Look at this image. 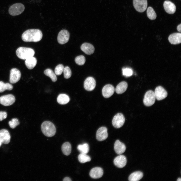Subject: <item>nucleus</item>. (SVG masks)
<instances>
[{
    "label": "nucleus",
    "mask_w": 181,
    "mask_h": 181,
    "mask_svg": "<svg viewBox=\"0 0 181 181\" xmlns=\"http://www.w3.org/2000/svg\"><path fill=\"white\" fill-rule=\"evenodd\" d=\"M16 53L19 58L25 60L33 57L35 54V52L32 48L20 47L17 49Z\"/></svg>",
    "instance_id": "nucleus-3"
},
{
    "label": "nucleus",
    "mask_w": 181,
    "mask_h": 181,
    "mask_svg": "<svg viewBox=\"0 0 181 181\" xmlns=\"http://www.w3.org/2000/svg\"><path fill=\"white\" fill-rule=\"evenodd\" d=\"M114 165L119 168L124 167L127 163L126 157L124 155H120L116 157L113 161Z\"/></svg>",
    "instance_id": "nucleus-15"
},
{
    "label": "nucleus",
    "mask_w": 181,
    "mask_h": 181,
    "mask_svg": "<svg viewBox=\"0 0 181 181\" xmlns=\"http://www.w3.org/2000/svg\"><path fill=\"white\" fill-rule=\"evenodd\" d=\"M7 114L6 112L4 111H0V121L6 118Z\"/></svg>",
    "instance_id": "nucleus-37"
},
{
    "label": "nucleus",
    "mask_w": 181,
    "mask_h": 181,
    "mask_svg": "<svg viewBox=\"0 0 181 181\" xmlns=\"http://www.w3.org/2000/svg\"><path fill=\"white\" fill-rule=\"evenodd\" d=\"M147 17L151 20L155 19L157 17L156 14L153 9L151 7H149L147 11Z\"/></svg>",
    "instance_id": "nucleus-29"
},
{
    "label": "nucleus",
    "mask_w": 181,
    "mask_h": 181,
    "mask_svg": "<svg viewBox=\"0 0 181 181\" xmlns=\"http://www.w3.org/2000/svg\"><path fill=\"white\" fill-rule=\"evenodd\" d=\"M11 136L8 131L6 129L0 130V141L5 144L9 143L10 141Z\"/></svg>",
    "instance_id": "nucleus-17"
},
{
    "label": "nucleus",
    "mask_w": 181,
    "mask_h": 181,
    "mask_svg": "<svg viewBox=\"0 0 181 181\" xmlns=\"http://www.w3.org/2000/svg\"><path fill=\"white\" fill-rule=\"evenodd\" d=\"M114 91V88L112 85L107 84L103 88L102 91V95L105 98H108L113 95Z\"/></svg>",
    "instance_id": "nucleus-14"
},
{
    "label": "nucleus",
    "mask_w": 181,
    "mask_h": 181,
    "mask_svg": "<svg viewBox=\"0 0 181 181\" xmlns=\"http://www.w3.org/2000/svg\"><path fill=\"white\" fill-rule=\"evenodd\" d=\"M164 9L167 13L172 14H174L176 10V7L174 4L171 2L165 1L163 3Z\"/></svg>",
    "instance_id": "nucleus-16"
},
{
    "label": "nucleus",
    "mask_w": 181,
    "mask_h": 181,
    "mask_svg": "<svg viewBox=\"0 0 181 181\" xmlns=\"http://www.w3.org/2000/svg\"><path fill=\"white\" fill-rule=\"evenodd\" d=\"M133 3L134 8L139 12H143L147 9V0H133Z\"/></svg>",
    "instance_id": "nucleus-7"
},
{
    "label": "nucleus",
    "mask_w": 181,
    "mask_h": 181,
    "mask_svg": "<svg viewBox=\"0 0 181 181\" xmlns=\"http://www.w3.org/2000/svg\"><path fill=\"white\" fill-rule=\"evenodd\" d=\"M64 76V78L66 79H68L70 77L72 73L70 68L68 66L65 67L63 70Z\"/></svg>",
    "instance_id": "nucleus-33"
},
{
    "label": "nucleus",
    "mask_w": 181,
    "mask_h": 181,
    "mask_svg": "<svg viewBox=\"0 0 181 181\" xmlns=\"http://www.w3.org/2000/svg\"><path fill=\"white\" fill-rule=\"evenodd\" d=\"M96 82L95 79L92 77H87L85 80L84 86L85 90L88 91L93 90L96 86Z\"/></svg>",
    "instance_id": "nucleus-12"
},
{
    "label": "nucleus",
    "mask_w": 181,
    "mask_h": 181,
    "mask_svg": "<svg viewBox=\"0 0 181 181\" xmlns=\"http://www.w3.org/2000/svg\"><path fill=\"white\" fill-rule=\"evenodd\" d=\"M108 136L107 129L106 127H101L98 129L97 131L96 138L98 141H104L107 138Z\"/></svg>",
    "instance_id": "nucleus-13"
},
{
    "label": "nucleus",
    "mask_w": 181,
    "mask_h": 181,
    "mask_svg": "<svg viewBox=\"0 0 181 181\" xmlns=\"http://www.w3.org/2000/svg\"><path fill=\"white\" fill-rule=\"evenodd\" d=\"M41 129L44 134L48 137L54 136L56 131L54 124L49 121H46L42 123L41 125Z\"/></svg>",
    "instance_id": "nucleus-2"
},
{
    "label": "nucleus",
    "mask_w": 181,
    "mask_h": 181,
    "mask_svg": "<svg viewBox=\"0 0 181 181\" xmlns=\"http://www.w3.org/2000/svg\"><path fill=\"white\" fill-rule=\"evenodd\" d=\"M168 39L171 44H176L180 43L181 42V33H175L172 34L169 36Z\"/></svg>",
    "instance_id": "nucleus-20"
},
{
    "label": "nucleus",
    "mask_w": 181,
    "mask_h": 181,
    "mask_svg": "<svg viewBox=\"0 0 181 181\" xmlns=\"http://www.w3.org/2000/svg\"><path fill=\"white\" fill-rule=\"evenodd\" d=\"M156 99L158 100H161L167 97V93L166 90L161 86H158L155 88L154 92Z\"/></svg>",
    "instance_id": "nucleus-11"
},
{
    "label": "nucleus",
    "mask_w": 181,
    "mask_h": 181,
    "mask_svg": "<svg viewBox=\"0 0 181 181\" xmlns=\"http://www.w3.org/2000/svg\"><path fill=\"white\" fill-rule=\"evenodd\" d=\"M15 101V98L12 94L4 95L0 97V103L5 106L12 105Z\"/></svg>",
    "instance_id": "nucleus-8"
},
{
    "label": "nucleus",
    "mask_w": 181,
    "mask_h": 181,
    "mask_svg": "<svg viewBox=\"0 0 181 181\" xmlns=\"http://www.w3.org/2000/svg\"><path fill=\"white\" fill-rule=\"evenodd\" d=\"M8 123L11 128H14L19 124L20 122L17 118H14L9 121Z\"/></svg>",
    "instance_id": "nucleus-34"
},
{
    "label": "nucleus",
    "mask_w": 181,
    "mask_h": 181,
    "mask_svg": "<svg viewBox=\"0 0 181 181\" xmlns=\"http://www.w3.org/2000/svg\"><path fill=\"white\" fill-rule=\"evenodd\" d=\"M81 50L85 54L88 55L93 54L94 52L95 48L91 44L88 43H83L80 47Z\"/></svg>",
    "instance_id": "nucleus-21"
},
{
    "label": "nucleus",
    "mask_w": 181,
    "mask_h": 181,
    "mask_svg": "<svg viewBox=\"0 0 181 181\" xmlns=\"http://www.w3.org/2000/svg\"><path fill=\"white\" fill-rule=\"evenodd\" d=\"M72 180L69 177H66L64 178L63 180V181H70Z\"/></svg>",
    "instance_id": "nucleus-39"
},
{
    "label": "nucleus",
    "mask_w": 181,
    "mask_h": 181,
    "mask_svg": "<svg viewBox=\"0 0 181 181\" xmlns=\"http://www.w3.org/2000/svg\"><path fill=\"white\" fill-rule=\"evenodd\" d=\"M181 24H180L178 25L177 27V31L180 32H181Z\"/></svg>",
    "instance_id": "nucleus-38"
},
{
    "label": "nucleus",
    "mask_w": 181,
    "mask_h": 181,
    "mask_svg": "<svg viewBox=\"0 0 181 181\" xmlns=\"http://www.w3.org/2000/svg\"><path fill=\"white\" fill-rule=\"evenodd\" d=\"M42 37L41 31L39 29H31L25 31L22 35V40L25 42H37Z\"/></svg>",
    "instance_id": "nucleus-1"
},
{
    "label": "nucleus",
    "mask_w": 181,
    "mask_h": 181,
    "mask_svg": "<svg viewBox=\"0 0 181 181\" xmlns=\"http://www.w3.org/2000/svg\"><path fill=\"white\" fill-rule=\"evenodd\" d=\"M155 99L154 92L150 90L147 91L145 93L143 99V103L146 106H150L154 103Z\"/></svg>",
    "instance_id": "nucleus-5"
},
{
    "label": "nucleus",
    "mask_w": 181,
    "mask_h": 181,
    "mask_svg": "<svg viewBox=\"0 0 181 181\" xmlns=\"http://www.w3.org/2000/svg\"><path fill=\"white\" fill-rule=\"evenodd\" d=\"M2 143V142L0 141V147L1 146Z\"/></svg>",
    "instance_id": "nucleus-41"
},
{
    "label": "nucleus",
    "mask_w": 181,
    "mask_h": 181,
    "mask_svg": "<svg viewBox=\"0 0 181 181\" xmlns=\"http://www.w3.org/2000/svg\"><path fill=\"white\" fill-rule=\"evenodd\" d=\"M24 9L25 7L23 4L17 3L11 6L9 9L8 12L11 15L16 16L21 14Z\"/></svg>",
    "instance_id": "nucleus-4"
},
{
    "label": "nucleus",
    "mask_w": 181,
    "mask_h": 181,
    "mask_svg": "<svg viewBox=\"0 0 181 181\" xmlns=\"http://www.w3.org/2000/svg\"><path fill=\"white\" fill-rule=\"evenodd\" d=\"M103 171L100 167H95L92 168L89 172V175L92 178L95 179L99 178L103 175Z\"/></svg>",
    "instance_id": "nucleus-18"
},
{
    "label": "nucleus",
    "mask_w": 181,
    "mask_h": 181,
    "mask_svg": "<svg viewBox=\"0 0 181 181\" xmlns=\"http://www.w3.org/2000/svg\"><path fill=\"white\" fill-rule=\"evenodd\" d=\"M177 181H181V178H178L177 179Z\"/></svg>",
    "instance_id": "nucleus-40"
},
{
    "label": "nucleus",
    "mask_w": 181,
    "mask_h": 181,
    "mask_svg": "<svg viewBox=\"0 0 181 181\" xmlns=\"http://www.w3.org/2000/svg\"><path fill=\"white\" fill-rule=\"evenodd\" d=\"M64 67L62 64H59L57 65L55 69V72L56 75H61L63 71Z\"/></svg>",
    "instance_id": "nucleus-35"
},
{
    "label": "nucleus",
    "mask_w": 181,
    "mask_h": 181,
    "mask_svg": "<svg viewBox=\"0 0 181 181\" xmlns=\"http://www.w3.org/2000/svg\"><path fill=\"white\" fill-rule=\"evenodd\" d=\"M127 86L128 84L126 82L122 81L117 85L115 88V91L118 94H122L126 90Z\"/></svg>",
    "instance_id": "nucleus-22"
},
{
    "label": "nucleus",
    "mask_w": 181,
    "mask_h": 181,
    "mask_svg": "<svg viewBox=\"0 0 181 181\" xmlns=\"http://www.w3.org/2000/svg\"><path fill=\"white\" fill-rule=\"evenodd\" d=\"M114 149L115 152L118 154L120 155L124 152L126 146L124 144L117 140L115 142Z\"/></svg>",
    "instance_id": "nucleus-19"
},
{
    "label": "nucleus",
    "mask_w": 181,
    "mask_h": 181,
    "mask_svg": "<svg viewBox=\"0 0 181 181\" xmlns=\"http://www.w3.org/2000/svg\"><path fill=\"white\" fill-rule=\"evenodd\" d=\"M61 149L63 153L66 155H69L71 153V146L68 142L64 143L62 146Z\"/></svg>",
    "instance_id": "nucleus-26"
},
{
    "label": "nucleus",
    "mask_w": 181,
    "mask_h": 181,
    "mask_svg": "<svg viewBox=\"0 0 181 181\" xmlns=\"http://www.w3.org/2000/svg\"><path fill=\"white\" fill-rule=\"evenodd\" d=\"M78 159L79 162L82 163L90 161L91 160L90 156L86 154L83 153H81L78 155Z\"/></svg>",
    "instance_id": "nucleus-30"
},
{
    "label": "nucleus",
    "mask_w": 181,
    "mask_h": 181,
    "mask_svg": "<svg viewBox=\"0 0 181 181\" xmlns=\"http://www.w3.org/2000/svg\"><path fill=\"white\" fill-rule=\"evenodd\" d=\"M21 75L20 72L16 68L12 69L10 71L9 81L12 83H15L20 79Z\"/></svg>",
    "instance_id": "nucleus-10"
},
{
    "label": "nucleus",
    "mask_w": 181,
    "mask_h": 181,
    "mask_svg": "<svg viewBox=\"0 0 181 181\" xmlns=\"http://www.w3.org/2000/svg\"><path fill=\"white\" fill-rule=\"evenodd\" d=\"M44 73L46 75L50 77L53 81L55 82L57 80L56 74L51 69H47L44 70Z\"/></svg>",
    "instance_id": "nucleus-31"
},
{
    "label": "nucleus",
    "mask_w": 181,
    "mask_h": 181,
    "mask_svg": "<svg viewBox=\"0 0 181 181\" xmlns=\"http://www.w3.org/2000/svg\"><path fill=\"white\" fill-rule=\"evenodd\" d=\"M57 100L59 103L62 105H64L68 103L70 101V98L67 95L61 94L58 96Z\"/></svg>",
    "instance_id": "nucleus-25"
},
{
    "label": "nucleus",
    "mask_w": 181,
    "mask_h": 181,
    "mask_svg": "<svg viewBox=\"0 0 181 181\" xmlns=\"http://www.w3.org/2000/svg\"><path fill=\"white\" fill-rule=\"evenodd\" d=\"M70 34L67 30L64 29L60 31L59 32L57 40L59 43L64 44L68 42L69 39Z\"/></svg>",
    "instance_id": "nucleus-9"
},
{
    "label": "nucleus",
    "mask_w": 181,
    "mask_h": 181,
    "mask_svg": "<svg viewBox=\"0 0 181 181\" xmlns=\"http://www.w3.org/2000/svg\"><path fill=\"white\" fill-rule=\"evenodd\" d=\"M143 176V173L140 171L134 172L129 176L128 180L130 181H138L140 180Z\"/></svg>",
    "instance_id": "nucleus-24"
},
{
    "label": "nucleus",
    "mask_w": 181,
    "mask_h": 181,
    "mask_svg": "<svg viewBox=\"0 0 181 181\" xmlns=\"http://www.w3.org/2000/svg\"><path fill=\"white\" fill-rule=\"evenodd\" d=\"M13 87L11 84L9 83H5L0 81V93L3 92L6 90H11L13 89Z\"/></svg>",
    "instance_id": "nucleus-27"
},
{
    "label": "nucleus",
    "mask_w": 181,
    "mask_h": 181,
    "mask_svg": "<svg viewBox=\"0 0 181 181\" xmlns=\"http://www.w3.org/2000/svg\"><path fill=\"white\" fill-rule=\"evenodd\" d=\"M77 149L81 153L86 154L89 152V147L88 144L87 143H85L78 145Z\"/></svg>",
    "instance_id": "nucleus-28"
},
{
    "label": "nucleus",
    "mask_w": 181,
    "mask_h": 181,
    "mask_svg": "<svg viewBox=\"0 0 181 181\" xmlns=\"http://www.w3.org/2000/svg\"><path fill=\"white\" fill-rule=\"evenodd\" d=\"M37 62L36 59L32 57L26 59L25 63L28 68L30 69H33L36 65Z\"/></svg>",
    "instance_id": "nucleus-23"
},
{
    "label": "nucleus",
    "mask_w": 181,
    "mask_h": 181,
    "mask_svg": "<svg viewBox=\"0 0 181 181\" xmlns=\"http://www.w3.org/2000/svg\"><path fill=\"white\" fill-rule=\"evenodd\" d=\"M125 121V118L121 113H118L114 117L112 120V124L115 128H119L123 125Z\"/></svg>",
    "instance_id": "nucleus-6"
},
{
    "label": "nucleus",
    "mask_w": 181,
    "mask_h": 181,
    "mask_svg": "<svg viewBox=\"0 0 181 181\" xmlns=\"http://www.w3.org/2000/svg\"><path fill=\"white\" fill-rule=\"evenodd\" d=\"M122 71L123 75L126 77L130 76L133 74L132 70L129 68H123Z\"/></svg>",
    "instance_id": "nucleus-36"
},
{
    "label": "nucleus",
    "mask_w": 181,
    "mask_h": 181,
    "mask_svg": "<svg viewBox=\"0 0 181 181\" xmlns=\"http://www.w3.org/2000/svg\"><path fill=\"white\" fill-rule=\"evenodd\" d=\"M75 61L76 64L78 65H83L85 61V57L83 55H80L76 57L75 59Z\"/></svg>",
    "instance_id": "nucleus-32"
}]
</instances>
